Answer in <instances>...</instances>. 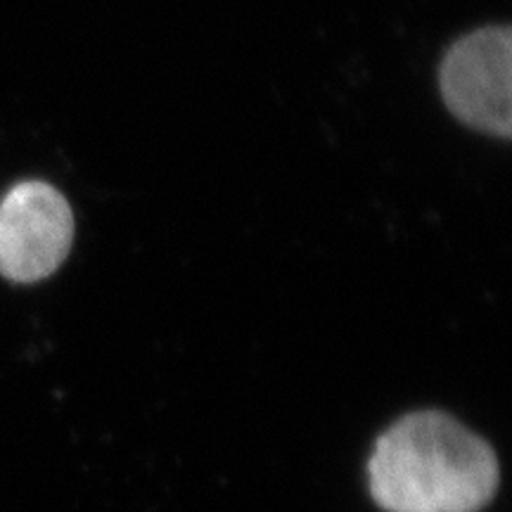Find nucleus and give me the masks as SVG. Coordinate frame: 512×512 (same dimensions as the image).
Here are the masks:
<instances>
[{
	"label": "nucleus",
	"instance_id": "2",
	"mask_svg": "<svg viewBox=\"0 0 512 512\" xmlns=\"http://www.w3.org/2000/svg\"><path fill=\"white\" fill-rule=\"evenodd\" d=\"M510 27H484L453 43L441 62V95L463 124L510 138Z\"/></svg>",
	"mask_w": 512,
	"mask_h": 512
},
{
	"label": "nucleus",
	"instance_id": "3",
	"mask_svg": "<svg viewBox=\"0 0 512 512\" xmlns=\"http://www.w3.org/2000/svg\"><path fill=\"white\" fill-rule=\"evenodd\" d=\"M72 240V207L53 185L19 183L0 202V275L12 283H38L55 273Z\"/></svg>",
	"mask_w": 512,
	"mask_h": 512
},
{
	"label": "nucleus",
	"instance_id": "1",
	"mask_svg": "<svg viewBox=\"0 0 512 512\" xmlns=\"http://www.w3.org/2000/svg\"><path fill=\"white\" fill-rule=\"evenodd\" d=\"M368 482L384 512H479L498 489V460L451 415L413 413L377 439Z\"/></svg>",
	"mask_w": 512,
	"mask_h": 512
}]
</instances>
